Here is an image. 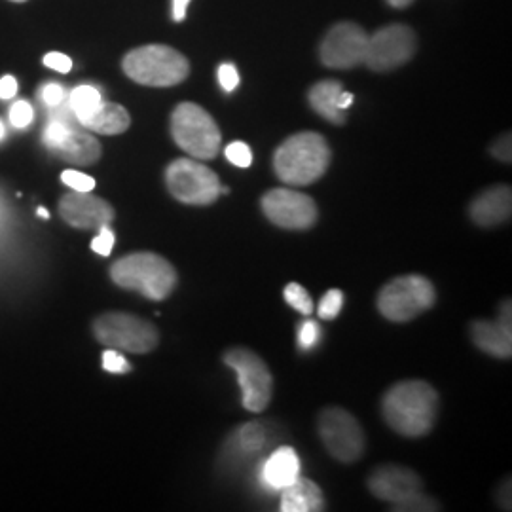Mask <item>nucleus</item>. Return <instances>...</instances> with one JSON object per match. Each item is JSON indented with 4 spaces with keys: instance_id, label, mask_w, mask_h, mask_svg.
<instances>
[{
    "instance_id": "obj_1",
    "label": "nucleus",
    "mask_w": 512,
    "mask_h": 512,
    "mask_svg": "<svg viewBox=\"0 0 512 512\" xmlns=\"http://www.w3.org/2000/svg\"><path fill=\"white\" fill-rule=\"evenodd\" d=\"M382 412L389 427L404 437L427 435L439 414V395L421 380L395 384L384 395Z\"/></svg>"
},
{
    "instance_id": "obj_2",
    "label": "nucleus",
    "mask_w": 512,
    "mask_h": 512,
    "mask_svg": "<svg viewBox=\"0 0 512 512\" xmlns=\"http://www.w3.org/2000/svg\"><path fill=\"white\" fill-rule=\"evenodd\" d=\"M330 164V148L323 135L304 131L289 137L275 150V175L291 186H308L319 181Z\"/></svg>"
},
{
    "instance_id": "obj_3",
    "label": "nucleus",
    "mask_w": 512,
    "mask_h": 512,
    "mask_svg": "<svg viewBox=\"0 0 512 512\" xmlns=\"http://www.w3.org/2000/svg\"><path fill=\"white\" fill-rule=\"evenodd\" d=\"M110 277L118 287L156 302L173 293L179 279L171 262L156 253H133L116 260L110 268Z\"/></svg>"
},
{
    "instance_id": "obj_4",
    "label": "nucleus",
    "mask_w": 512,
    "mask_h": 512,
    "mask_svg": "<svg viewBox=\"0 0 512 512\" xmlns=\"http://www.w3.org/2000/svg\"><path fill=\"white\" fill-rule=\"evenodd\" d=\"M122 69L141 86L171 88L188 78L190 63L171 46L147 44L126 54L122 59Z\"/></svg>"
},
{
    "instance_id": "obj_5",
    "label": "nucleus",
    "mask_w": 512,
    "mask_h": 512,
    "mask_svg": "<svg viewBox=\"0 0 512 512\" xmlns=\"http://www.w3.org/2000/svg\"><path fill=\"white\" fill-rule=\"evenodd\" d=\"M171 135L194 160H213L219 154L220 129L213 116L196 103H181L171 114Z\"/></svg>"
},
{
    "instance_id": "obj_6",
    "label": "nucleus",
    "mask_w": 512,
    "mask_h": 512,
    "mask_svg": "<svg viewBox=\"0 0 512 512\" xmlns=\"http://www.w3.org/2000/svg\"><path fill=\"white\" fill-rule=\"evenodd\" d=\"M435 287L423 275H401L378 294V310L393 323H406L435 304Z\"/></svg>"
},
{
    "instance_id": "obj_7",
    "label": "nucleus",
    "mask_w": 512,
    "mask_h": 512,
    "mask_svg": "<svg viewBox=\"0 0 512 512\" xmlns=\"http://www.w3.org/2000/svg\"><path fill=\"white\" fill-rule=\"evenodd\" d=\"M93 334L105 348L126 353H148L158 346L160 334L141 317L112 311L93 321Z\"/></svg>"
},
{
    "instance_id": "obj_8",
    "label": "nucleus",
    "mask_w": 512,
    "mask_h": 512,
    "mask_svg": "<svg viewBox=\"0 0 512 512\" xmlns=\"http://www.w3.org/2000/svg\"><path fill=\"white\" fill-rule=\"evenodd\" d=\"M165 184L171 196L186 205H211L220 196L217 173L190 158L175 160L165 169Z\"/></svg>"
},
{
    "instance_id": "obj_9",
    "label": "nucleus",
    "mask_w": 512,
    "mask_h": 512,
    "mask_svg": "<svg viewBox=\"0 0 512 512\" xmlns=\"http://www.w3.org/2000/svg\"><path fill=\"white\" fill-rule=\"evenodd\" d=\"M224 363L238 374L243 406L249 412H262L274 393V378L270 368L247 348L228 349L224 353Z\"/></svg>"
},
{
    "instance_id": "obj_10",
    "label": "nucleus",
    "mask_w": 512,
    "mask_h": 512,
    "mask_svg": "<svg viewBox=\"0 0 512 512\" xmlns=\"http://www.w3.org/2000/svg\"><path fill=\"white\" fill-rule=\"evenodd\" d=\"M317 429L332 458L353 463L365 454V431L357 418L344 408H325L319 414Z\"/></svg>"
},
{
    "instance_id": "obj_11",
    "label": "nucleus",
    "mask_w": 512,
    "mask_h": 512,
    "mask_svg": "<svg viewBox=\"0 0 512 512\" xmlns=\"http://www.w3.org/2000/svg\"><path fill=\"white\" fill-rule=\"evenodd\" d=\"M416 33L406 25H387L368 37L365 63L378 73L397 69L416 54Z\"/></svg>"
},
{
    "instance_id": "obj_12",
    "label": "nucleus",
    "mask_w": 512,
    "mask_h": 512,
    "mask_svg": "<svg viewBox=\"0 0 512 512\" xmlns=\"http://www.w3.org/2000/svg\"><path fill=\"white\" fill-rule=\"evenodd\" d=\"M260 205L268 220L283 230H308L319 215L310 196L291 188L270 190Z\"/></svg>"
},
{
    "instance_id": "obj_13",
    "label": "nucleus",
    "mask_w": 512,
    "mask_h": 512,
    "mask_svg": "<svg viewBox=\"0 0 512 512\" xmlns=\"http://www.w3.org/2000/svg\"><path fill=\"white\" fill-rule=\"evenodd\" d=\"M368 35L357 23H338L319 46V59L329 69H353L365 63Z\"/></svg>"
},
{
    "instance_id": "obj_14",
    "label": "nucleus",
    "mask_w": 512,
    "mask_h": 512,
    "mask_svg": "<svg viewBox=\"0 0 512 512\" xmlns=\"http://www.w3.org/2000/svg\"><path fill=\"white\" fill-rule=\"evenodd\" d=\"M59 215L78 230H99L114 220V209L92 192H69L59 200Z\"/></svg>"
},
{
    "instance_id": "obj_15",
    "label": "nucleus",
    "mask_w": 512,
    "mask_h": 512,
    "mask_svg": "<svg viewBox=\"0 0 512 512\" xmlns=\"http://www.w3.org/2000/svg\"><path fill=\"white\" fill-rule=\"evenodd\" d=\"M368 490L387 503H399L421 490L418 473L401 465H382L368 478Z\"/></svg>"
},
{
    "instance_id": "obj_16",
    "label": "nucleus",
    "mask_w": 512,
    "mask_h": 512,
    "mask_svg": "<svg viewBox=\"0 0 512 512\" xmlns=\"http://www.w3.org/2000/svg\"><path fill=\"white\" fill-rule=\"evenodd\" d=\"M471 336L478 348L497 359H511L512 319L511 302L507 300L495 321H475L471 325Z\"/></svg>"
},
{
    "instance_id": "obj_17",
    "label": "nucleus",
    "mask_w": 512,
    "mask_h": 512,
    "mask_svg": "<svg viewBox=\"0 0 512 512\" xmlns=\"http://www.w3.org/2000/svg\"><path fill=\"white\" fill-rule=\"evenodd\" d=\"M512 192L511 186L497 184L488 190H484L480 196H476L469 215L478 226L492 228L505 220L511 219Z\"/></svg>"
},
{
    "instance_id": "obj_18",
    "label": "nucleus",
    "mask_w": 512,
    "mask_h": 512,
    "mask_svg": "<svg viewBox=\"0 0 512 512\" xmlns=\"http://www.w3.org/2000/svg\"><path fill=\"white\" fill-rule=\"evenodd\" d=\"M298 476H300V459L289 446L275 450L260 469V480L264 482V486L277 492L293 484Z\"/></svg>"
},
{
    "instance_id": "obj_19",
    "label": "nucleus",
    "mask_w": 512,
    "mask_h": 512,
    "mask_svg": "<svg viewBox=\"0 0 512 512\" xmlns=\"http://www.w3.org/2000/svg\"><path fill=\"white\" fill-rule=\"evenodd\" d=\"M54 152L67 164L93 165L101 158V145L82 126H74Z\"/></svg>"
},
{
    "instance_id": "obj_20",
    "label": "nucleus",
    "mask_w": 512,
    "mask_h": 512,
    "mask_svg": "<svg viewBox=\"0 0 512 512\" xmlns=\"http://www.w3.org/2000/svg\"><path fill=\"white\" fill-rule=\"evenodd\" d=\"M325 509V499L315 482L298 476L293 484L281 490V511L319 512Z\"/></svg>"
},
{
    "instance_id": "obj_21",
    "label": "nucleus",
    "mask_w": 512,
    "mask_h": 512,
    "mask_svg": "<svg viewBox=\"0 0 512 512\" xmlns=\"http://www.w3.org/2000/svg\"><path fill=\"white\" fill-rule=\"evenodd\" d=\"M344 92L342 84L336 80H323L310 90V105L313 110L329 120L330 124L342 126L346 122V110L340 109V93Z\"/></svg>"
},
{
    "instance_id": "obj_22",
    "label": "nucleus",
    "mask_w": 512,
    "mask_h": 512,
    "mask_svg": "<svg viewBox=\"0 0 512 512\" xmlns=\"http://www.w3.org/2000/svg\"><path fill=\"white\" fill-rule=\"evenodd\" d=\"M129 124H131V118L128 110L122 105L103 101L80 126L99 135H120L128 131Z\"/></svg>"
},
{
    "instance_id": "obj_23",
    "label": "nucleus",
    "mask_w": 512,
    "mask_h": 512,
    "mask_svg": "<svg viewBox=\"0 0 512 512\" xmlns=\"http://www.w3.org/2000/svg\"><path fill=\"white\" fill-rule=\"evenodd\" d=\"M101 103H103L101 93H99L97 88L90 86V84L74 88L71 95H69V105L73 109L78 124H82Z\"/></svg>"
},
{
    "instance_id": "obj_24",
    "label": "nucleus",
    "mask_w": 512,
    "mask_h": 512,
    "mask_svg": "<svg viewBox=\"0 0 512 512\" xmlns=\"http://www.w3.org/2000/svg\"><path fill=\"white\" fill-rule=\"evenodd\" d=\"M238 444L241 446V450L247 452V454L258 452L262 448V444H264V429H262V425L256 423V421L241 425L238 431Z\"/></svg>"
},
{
    "instance_id": "obj_25",
    "label": "nucleus",
    "mask_w": 512,
    "mask_h": 512,
    "mask_svg": "<svg viewBox=\"0 0 512 512\" xmlns=\"http://www.w3.org/2000/svg\"><path fill=\"white\" fill-rule=\"evenodd\" d=\"M391 511L401 512H427V511H440V505L429 495L423 494V492H416L410 497H406L404 501H399L391 507Z\"/></svg>"
},
{
    "instance_id": "obj_26",
    "label": "nucleus",
    "mask_w": 512,
    "mask_h": 512,
    "mask_svg": "<svg viewBox=\"0 0 512 512\" xmlns=\"http://www.w3.org/2000/svg\"><path fill=\"white\" fill-rule=\"evenodd\" d=\"M285 300H287V304L294 308V310L298 311V313H302V315H311V311H313V302H311V296L302 285H298V283H289L287 287H285Z\"/></svg>"
},
{
    "instance_id": "obj_27",
    "label": "nucleus",
    "mask_w": 512,
    "mask_h": 512,
    "mask_svg": "<svg viewBox=\"0 0 512 512\" xmlns=\"http://www.w3.org/2000/svg\"><path fill=\"white\" fill-rule=\"evenodd\" d=\"M342 306H344V293L338 291V289H332V291H329V293L321 298L317 313H319L321 319L332 321V319H336L340 315Z\"/></svg>"
},
{
    "instance_id": "obj_28",
    "label": "nucleus",
    "mask_w": 512,
    "mask_h": 512,
    "mask_svg": "<svg viewBox=\"0 0 512 512\" xmlns=\"http://www.w3.org/2000/svg\"><path fill=\"white\" fill-rule=\"evenodd\" d=\"M74 126H78V124H67V122H61V120H50V124L46 126L44 133H42L44 145L54 152L55 148L61 145V141L67 137V133Z\"/></svg>"
},
{
    "instance_id": "obj_29",
    "label": "nucleus",
    "mask_w": 512,
    "mask_h": 512,
    "mask_svg": "<svg viewBox=\"0 0 512 512\" xmlns=\"http://www.w3.org/2000/svg\"><path fill=\"white\" fill-rule=\"evenodd\" d=\"M61 181L74 192H93V188H95V179L86 175V173H82V171H76V169L63 171Z\"/></svg>"
},
{
    "instance_id": "obj_30",
    "label": "nucleus",
    "mask_w": 512,
    "mask_h": 512,
    "mask_svg": "<svg viewBox=\"0 0 512 512\" xmlns=\"http://www.w3.org/2000/svg\"><path fill=\"white\" fill-rule=\"evenodd\" d=\"M224 154H226V158H228L230 164L241 167V169H245V167H249V165L253 164V152H251V148H249V145L241 143V141L230 143V145L226 147V150H224Z\"/></svg>"
},
{
    "instance_id": "obj_31",
    "label": "nucleus",
    "mask_w": 512,
    "mask_h": 512,
    "mask_svg": "<svg viewBox=\"0 0 512 512\" xmlns=\"http://www.w3.org/2000/svg\"><path fill=\"white\" fill-rule=\"evenodd\" d=\"M103 368L110 374H128L131 372V365L128 359L122 355V351L107 348L103 353Z\"/></svg>"
},
{
    "instance_id": "obj_32",
    "label": "nucleus",
    "mask_w": 512,
    "mask_h": 512,
    "mask_svg": "<svg viewBox=\"0 0 512 512\" xmlns=\"http://www.w3.org/2000/svg\"><path fill=\"white\" fill-rule=\"evenodd\" d=\"M319 338H321V330H319L315 321L308 319L300 325V329H298V346H300V349L310 351V349L317 346Z\"/></svg>"
},
{
    "instance_id": "obj_33",
    "label": "nucleus",
    "mask_w": 512,
    "mask_h": 512,
    "mask_svg": "<svg viewBox=\"0 0 512 512\" xmlns=\"http://www.w3.org/2000/svg\"><path fill=\"white\" fill-rule=\"evenodd\" d=\"M35 118V110L27 103V101H18L12 109H10V122L14 128H27Z\"/></svg>"
},
{
    "instance_id": "obj_34",
    "label": "nucleus",
    "mask_w": 512,
    "mask_h": 512,
    "mask_svg": "<svg viewBox=\"0 0 512 512\" xmlns=\"http://www.w3.org/2000/svg\"><path fill=\"white\" fill-rule=\"evenodd\" d=\"M40 99L50 109L57 107L59 103L65 101V88L61 84H57V82H50V84L40 88Z\"/></svg>"
},
{
    "instance_id": "obj_35",
    "label": "nucleus",
    "mask_w": 512,
    "mask_h": 512,
    "mask_svg": "<svg viewBox=\"0 0 512 512\" xmlns=\"http://www.w3.org/2000/svg\"><path fill=\"white\" fill-rule=\"evenodd\" d=\"M114 247V232L109 226L99 228V236L92 241V251L101 256H109Z\"/></svg>"
},
{
    "instance_id": "obj_36",
    "label": "nucleus",
    "mask_w": 512,
    "mask_h": 512,
    "mask_svg": "<svg viewBox=\"0 0 512 512\" xmlns=\"http://www.w3.org/2000/svg\"><path fill=\"white\" fill-rule=\"evenodd\" d=\"M42 63L48 69H54L57 73L65 74L73 69V59L69 55L61 54V52H50V54L44 55Z\"/></svg>"
},
{
    "instance_id": "obj_37",
    "label": "nucleus",
    "mask_w": 512,
    "mask_h": 512,
    "mask_svg": "<svg viewBox=\"0 0 512 512\" xmlns=\"http://www.w3.org/2000/svg\"><path fill=\"white\" fill-rule=\"evenodd\" d=\"M219 82L224 92H234L239 86L238 69L232 63H224L219 67Z\"/></svg>"
},
{
    "instance_id": "obj_38",
    "label": "nucleus",
    "mask_w": 512,
    "mask_h": 512,
    "mask_svg": "<svg viewBox=\"0 0 512 512\" xmlns=\"http://www.w3.org/2000/svg\"><path fill=\"white\" fill-rule=\"evenodd\" d=\"M492 154H494L497 160H501V162H511V135L507 133V135H503L497 143H495L494 147H492Z\"/></svg>"
},
{
    "instance_id": "obj_39",
    "label": "nucleus",
    "mask_w": 512,
    "mask_h": 512,
    "mask_svg": "<svg viewBox=\"0 0 512 512\" xmlns=\"http://www.w3.org/2000/svg\"><path fill=\"white\" fill-rule=\"evenodd\" d=\"M18 93V80L10 74L0 78V99H12Z\"/></svg>"
},
{
    "instance_id": "obj_40",
    "label": "nucleus",
    "mask_w": 512,
    "mask_h": 512,
    "mask_svg": "<svg viewBox=\"0 0 512 512\" xmlns=\"http://www.w3.org/2000/svg\"><path fill=\"white\" fill-rule=\"evenodd\" d=\"M188 4H190V0H173V19L175 21H183L186 18Z\"/></svg>"
},
{
    "instance_id": "obj_41",
    "label": "nucleus",
    "mask_w": 512,
    "mask_h": 512,
    "mask_svg": "<svg viewBox=\"0 0 512 512\" xmlns=\"http://www.w3.org/2000/svg\"><path fill=\"white\" fill-rule=\"evenodd\" d=\"M393 8H406V6H410L414 0H387Z\"/></svg>"
},
{
    "instance_id": "obj_42",
    "label": "nucleus",
    "mask_w": 512,
    "mask_h": 512,
    "mask_svg": "<svg viewBox=\"0 0 512 512\" xmlns=\"http://www.w3.org/2000/svg\"><path fill=\"white\" fill-rule=\"evenodd\" d=\"M37 215L40 219H50V213H48V209H44V207H38Z\"/></svg>"
},
{
    "instance_id": "obj_43",
    "label": "nucleus",
    "mask_w": 512,
    "mask_h": 512,
    "mask_svg": "<svg viewBox=\"0 0 512 512\" xmlns=\"http://www.w3.org/2000/svg\"><path fill=\"white\" fill-rule=\"evenodd\" d=\"M0 139H4V126H2V122H0Z\"/></svg>"
},
{
    "instance_id": "obj_44",
    "label": "nucleus",
    "mask_w": 512,
    "mask_h": 512,
    "mask_svg": "<svg viewBox=\"0 0 512 512\" xmlns=\"http://www.w3.org/2000/svg\"><path fill=\"white\" fill-rule=\"evenodd\" d=\"M10 2H25V0H10Z\"/></svg>"
}]
</instances>
